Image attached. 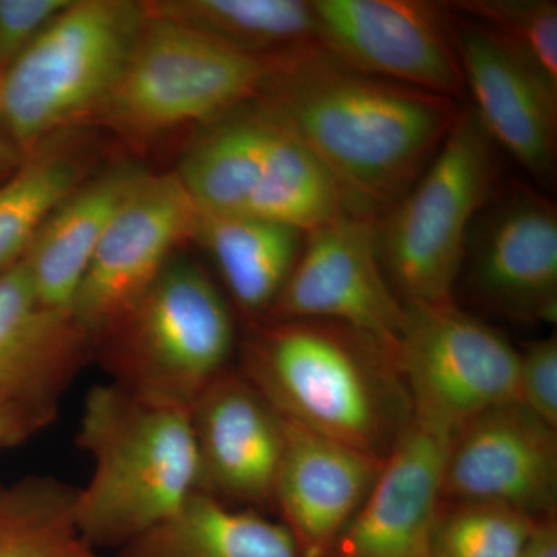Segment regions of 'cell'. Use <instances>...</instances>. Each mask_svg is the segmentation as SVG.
Wrapping results in <instances>:
<instances>
[{"label":"cell","mask_w":557,"mask_h":557,"mask_svg":"<svg viewBox=\"0 0 557 557\" xmlns=\"http://www.w3.org/2000/svg\"><path fill=\"white\" fill-rule=\"evenodd\" d=\"M143 7L150 16L178 22L263 61L319 46L307 0H156Z\"/></svg>","instance_id":"obj_23"},{"label":"cell","mask_w":557,"mask_h":557,"mask_svg":"<svg viewBox=\"0 0 557 557\" xmlns=\"http://www.w3.org/2000/svg\"><path fill=\"white\" fill-rule=\"evenodd\" d=\"M76 491L53 475L0 482V557H108L81 534Z\"/></svg>","instance_id":"obj_24"},{"label":"cell","mask_w":557,"mask_h":557,"mask_svg":"<svg viewBox=\"0 0 557 557\" xmlns=\"http://www.w3.org/2000/svg\"><path fill=\"white\" fill-rule=\"evenodd\" d=\"M480 218L469 233L463 262L472 298L502 317L555 322V205L531 190H512Z\"/></svg>","instance_id":"obj_12"},{"label":"cell","mask_w":557,"mask_h":557,"mask_svg":"<svg viewBox=\"0 0 557 557\" xmlns=\"http://www.w3.org/2000/svg\"><path fill=\"white\" fill-rule=\"evenodd\" d=\"M143 2L70 0L0 76V121L25 157L100 115L145 24Z\"/></svg>","instance_id":"obj_4"},{"label":"cell","mask_w":557,"mask_h":557,"mask_svg":"<svg viewBox=\"0 0 557 557\" xmlns=\"http://www.w3.org/2000/svg\"><path fill=\"white\" fill-rule=\"evenodd\" d=\"M465 90L483 131L541 182L557 156V91L474 21L454 22Z\"/></svg>","instance_id":"obj_15"},{"label":"cell","mask_w":557,"mask_h":557,"mask_svg":"<svg viewBox=\"0 0 557 557\" xmlns=\"http://www.w3.org/2000/svg\"><path fill=\"white\" fill-rule=\"evenodd\" d=\"M395 358L410 421L440 437L518 401L519 351L454 300L406 307Z\"/></svg>","instance_id":"obj_8"},{"label":"cell","mask_w":557,"mask_h":557,"mask_svg":"<svg viewBox=\"0 0 557 557\" xmlns=\"http://www.w3.org/2000/svg\"><path fill=\"white\" fill-rule=\"evenodd\" d=\"M84 178L78 153L42 145L0 183V274L27 255L36 234Z\"/></svg>","instance_id":"obj_25"},{"label":"cell","mask_w":557,"mask_h":557,"mask_svg":"<svg viewBox=\"0 0 557 557\" xmlns=\"http://www.w3.org/2000/svg\"><path fill=\"white\" fill-rule=\"evenodd\" d=\"M259 98L327 168L346 211L375 220L412 188L460 112L453 98L364 75L319 46L271 61Z\"/></svg>","instance_id":"obj_1"},{"label":"cell","mask_w":557,"mask_h":557,"mask_svg":"<svg viewBox=\"0 0 557 557\" xmlns=\"http://www.w3.org/2000/svg\"><path fill=\"white\" fill-rule=\"evenodd\" d=\"M383 460L285 421L273 505L304 557L333 553Z\"/></svg>","instance_id":"obj_17"},{"label":"cell","mask_w":557,"mask_h":557,"mask_svg":"<svg viewBox=\"0 0 557 557\" xmlns=\"http://www.w3.org/2000/svg\"><path fill=\"white\" fill-rule=\"evenodd\" d=\"M270 69V61L146 13L100 116L135 138L209 124L259 98Z\"/></svg>","instance_id":"obj_7"},{"label":"cell","mask_w":557,"mask_h":557,"mask_svg":"<svg viewBox=\"0 0 557 557\" xmlns=\"http://www.w3.org/2000/svg\"><path fill=\"white\" fill-rule=\"evenodd\" d=\"M269 317L338 322L397 350L406 307L384 273L379 220L346 211L306 234Z\"/></svg>","instance_id":"obj_10"},{"label":"cell","mask_w":557,"mask_h":557,"mask_svg":"<svg viewBox=\"0 0 557 557\" xmlns=\"http://www.w3.org/2000/svg\"><path fill=\"white\" fill-rule=\"evenodd\" d=\"M557 429L518 401L487 410L450 440L443 502H483L555 516Z\"/></svg>","instance_id":"obj_13"},{"label":"cell","mask_w":557,"mask_h":557,"mask_svg":"<svg viewBox=\"0 0 557 557\" xmlns=\"http://www.w3.org/2000/svg\"><path fill=\"white\" fill-rule=\"evenodd\" d=\"M450 440L408 424L336 544V557H426Z\"/></svg>","instance_id":"obj_16"},{"label":"cell","mask_w":557,"mask_h":557,"mask_svg":"<svg viewBox=\"0 0 557 557\" xmlns=\"http://www.w3.org/2000/svg\"><path fill=\"white\" fill-rule=\"evenodd\" d=\"M537 523L525 512L502 505L443 502L426 557H520Z\"/></svg>","instance_id":"obj_26"},{"label":"cell","mask_w":557,"mask_h":557,"mask_svg":"<svg viewBox=\"0 0 557 557\" xmlns=\"http://www.w3.org/2000/svg\"><path fill=\"white\" fill-rule=\"evenodd\" d=\"M520 557H557V523L555 516L539 520L533 536Z\"/></svg>","instance_id":"obj_31"},{"label":"cell","mask_w":557,"mask_h":557,"mask_svg":"<svg viewBox=\"0 0 557 557\" xmlns=\"http://www.w3.org/2000/svg\"><path fill=\"white\" fill-rule=\"evenodd\" d=\"M446 9L474 21L557 91L555 0H465Z\"/></svg>","instance_id":"obj_27"},{"label":"cell","mask_w":557,"mask_h":557,"mask_svg":"<svg viewBox=\"0 0 557 557\" xmlns=\"http://www.w3.org/2000/svg\"><path fill=\"white\" fill-rule=\"evenodd\" d=\"M496 168V146L472 109H460L426 170L379 220L381 262L403 306L454 300Z\"/></svg>","instance_id":"obj_6"},{"label":"cell","mask_w":557,"mask_h":557,"mask_svg":"<svg viewBox=\"0 0 557 557\" xmlns=\"http://www.w3.org/2000/svg\"><path fill=\"white\" fill-rule=\"evenodd\" d=\"M236 344L233 314L200 267L172 259L163 273L94 341L110 383L190 408L225 370Z\"/></svg>","instance_id":"obj_5"},{"label":"cell","mask_w":557,"mask_h":557,"mask_svg":"<svg viewBox=\"0 0 557 557\" xmlns=\"http://www.w3.org/2000/svg\"><path fill=\"white\" fill-rule=\"evenodd\" d=\"M518 403L557 429L556 336L534 341L525 351H519Z\"/></svg>","instance_id":"obj_28"},{"label":"cell","mask_w":557,"mask_h":557,"mask_svg":"<svg viewBox=\"0 0 557 557\" xmlns=\"http://www.w3.org/2000/svg\"><path fill=\"white\" fill-rule=\"evenodd\" d=\"M57 409L0 405V449L14 448L38 435L57 420Z\"/></svg>","instance_id":"obj_30"},{"label":"cell","mask_w":557,"mask_h":557,"mask_svg":"<svg viewBox=\"0 0 557 557\" xmlns=\"http://www.w3.org/2000/svg\"><path fill=\"white\" fill-rule=\"evenodd\" d=\"M148 172L116 166L83 182L51 212L22 259L44 306L70 311L116 209Z\"/></svg>","instance_id":"obj_19"},{"label":"cell","mask_w":557,"mask_h":557,"mask_svg":"<svg viewBox=\"0 0 557 557\" xmlns=\"http://www.w3.org/2000/svg\"><path fill=\"white\" fill-rule=\"evenodd\" d=\"M24 160V153L14 145L0 121V183L13 175Z\"/></svg>","instance_id":"obj_32"},{"label":"cell","mask_w":557,"mask_h":557,"mask_svg":"<svg viewBox=\"0 0 557 557\" xmlns=\"http://www.w3.org/2000/svg\"><path fill=\"white\" fill-rule=\"evenodd\" d=\"M276 120L274 109L256 98L207 124L175 172L197 212L248 215Z\"/></svg>","instance_id":"obj_20"},{"label":"cell","mask_w":557,"mask_h":557,"mask_svg":"<svg viewBox=\"0 0 557 557\" xmlns=\"http://www.w3.org/2000/svg\"><path fill=\"white\" fill-rule=\"evenodd\" d=\"M91 357L94 338L40 302L22 260L0 274V405L60 409Z\"/></svg>","instance_id":"obj_18"},{"label":"cell","mask_w":557,"mask_h":557,"mask_svg":"<svg viewBox=\"0 0 557 557\" xmlns=\"http://www.w3.org/2000/svg\"><path fill=\"white\" fill-rule=\"evenodd\" d=\"M242 375L288 423L370 456L410 423L395 351L338 322L273 319L245 344Z\"/></svg>","instance_id":"obj_2"},{"label":"cell","mask_w":557,"mask_h":557,"mask_svg":"<svg viewBox=\"0 0 557 557\" xmlns=\"http://www.w3.org/2000/svg\"><path fill=\"white\" fill-rule=\"evenodd\" d=\"M190 239L199 242L214 259L237 306L259 317L269 314L281 295L306 234L249 215L196 211Z\"/></svg>","instance_id":"obj_21"},{"label":"cell","mask_w":557,"mask_h":557,"mask_svg":"<svg viewBox=\"0 0 557 557\" xmlns=\"http://www.w3.org/2000/svg\"><path fill=\"white\" fill-rule=\"evenodd\" d=\"M76 445L91 474L76 491V522L91 547L123 548L197 493L189 409L113 383L87 392Z\"/></svg>","instance_id":"obj_3"},{"label":"cell","mask_w":557,"mask_h":557,"mask_svg":"<svg viewBox=\"0 0 557 557\" xmlns=\"http://www.w3.org/2000/svg\"><path fill=\"white\" fill-rule=\"evenodd\" d=\"M197 493L269 507L285 448V421L242 373L225 370L189 408Z\"/></svg>","instance_id":"obj_14"},{"label":"cell","mask_w":557,"mask_h":557,"mask_svg":"<svg viewBox=\"0 0 557 557\" xmlns=\"http://www.w3.org/2000/svg\"><path fill=\"white\" fill-rule=\"evenodd\" d=\"M70 0H0V76Z\"/></svg>","instance_id":"obj_29"},{"label":"cell","mask_w":557,"mask_h":557,"mask_svg":"<svg viewBox=\"0 0 557 557\" xmlns=\"http://www.w3.org/2000/svg\"><path fill=\"white\" fill-rule=\"evenodd\" d=\"M194 219L175 172L139 180L110 219L73 300V318L94 341L163 273L180 242L193 237Z\"/></svg>","instance_id":"obj_11"},{"label":"cell","mask_w":557,"mask_h":557,"mask_svg":"<svg viewBox=\"0 0 557 557\" xmlns=\"http://www.w3.org/2000/svg\"><path fill=\"white\" fill-rule=\"evenodd\" d=\"M116 557H304L284 523L196 493Z\"/></svg>","instance_id":"obj_22"},{"label":"cell","mask_w":557,"mask_h":557,"mask_svg":"<svg viewBox=\"0 0 557 557\" xmlns=\"http://www.w3.org/2000/svg\"><path fill=\"white\" fill-rule=\"evenodd\" d=\"M318 42L364 75L456 100L465 91L454 21L421 0H311Z\"/></svg>","instance_id":"obj_9"}]
</instances>
